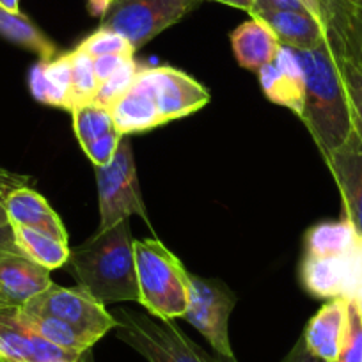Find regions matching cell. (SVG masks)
Returning a JSON list of instances; mask_svg holds the SVG:
<instances>
[{
  "label": "cell",
  "instance_id": "obj_15",
  "mask_svg": "<svg viewBox=\"0 0 362 362\" xmlns=\"http://www.w3.org/2000/svg\"><path fill=\"white\" fill-rule=\"evenodd\" d=\"M318 6L334 57L361 61L362 9L354 0H318Z\"/></svg>",
  "mask_w": 362,
  "mask_h": 362
},
{
  "label": "cell",
  "instance_id": "obj_31",
  "mask_svg": "<svg viewBox=\"0 0 362 362\" xmlns=\"http://www.w3.org/2000/svg\"><path fill=\"white\" fill-rule=\"evenodd\" d=\"M337 362H362V318L354 300L348 304V325Z\"/></svg>",
  "mask_w": 362,
  "mask_h": 362
},
{
  "label": "cell",
  "instance_id": "obj_4",
  "mask_svg": "<svg viewBox=\"0 0 362 362\" xmlns=\"http://www.w3.org/2000/svg\"><path fill=\"white\" fill-rule=\"evenodd\" d=\"M117 339L134 348L148 362H215L170 320L149 313L117 309Z\"/></svg>",
  "mask_w": 362,
  "mask_h": 362
},
{
  "label": "cell",
  "instance_id": "obj_7",
  "mask_svg": "<svg viewBox=\"0 0 362 362\" xmlns=\"http://www.w3.org/2000/svg\"><path fill=\"white\" fill-rule=\"evenodd\" d=\"M20 309L33 315H47L62 320L80 330L95 344L117 327L116 318L112 313L107 311L105 304L96 300L80 286L62 288L52 283L47 290L30 298Z\"/></svg>",
  "mask_w": 362,
  "mask_h": 362
},
{
  "label": "cell",
  "instance_id": "obj_20",
  "mask_svg": "<svg viewBox=\"0 0 362 362\" xmlns=\"http://www.w3.org/2000/svg\"><path fill=\"white\" fill-rule=\"evenodd\" d=\"M69 86H71V66L66 54L57 55L50 61L41 59L29 73L30 93L37 102L45 105L68 110Z\"/></svg>",
  "mask_w": 362,
  "mask_h": 362
},
{
  "label": "cell",
  "instance_id": "obj_45",
  "mask_svg": "<svg viewBox=\"0 0 362 362\" xmlns=\"http://www.w3.org/2000/svg\"><path fill=\"white\" fill-rule=\"evenodd\" d=\"M354 2H355V4H357V6H358V8H361V9H362V0H354Z\"/></svg>",
  "mask_w": 362,
  "mask_h": 362
},
{
  "label": "cell",
  "instance_id": "obj_46",
  "mask_svg": "<svg viewBox=\"0 0 362 362\" xmlns=\"http://www.w3.org/2000/svg\"><path fill=\"white\" fill-rule=\"evenodd\" d=\"M361 61H362V47H361Z\"/></svg>",
  "mask_w": 362,
  "mask_h": 362
},
{
  "label": "cell",
  "instance_id": "obj_41",
  "mask_svg": "<svg viewBox=\"0 0 362 362\" xmlns=\"http://www.w3.org/2000/svg\"><path fill=\"white\" fill-rule=\"evenodd\" d=\"M214 361L215 362H238L235 358V355H233V357H226V355H218V354L214 355Z\"/></svg>",
  "mask_w": 362,
  "mask_h": 362
},
{
  "label": "cell",
  "instance_id": "obj_18",
  "mask_svg": "<svg viewBox=\"0 0 362 362\" xmlns=\"http://www.w3.org/2000/svg\"><path fill=\"white\" fill-rule=\"evenodd\" d=\"M231 47L242 68L259 71L276 59L281 43L274 30L259 16H250L231 33Z\"/></svg>",
  "mask_w": 362,
  "mask_h": 362
},
{
  "label": "cell",
  "instance_id": "obj_17",
  "mask_svg": "<svg viewBox=\"0 0 362 362\" xmlns=\"http://www.w3.org/2000/svg\"><path fill=\"white\" fill-rule=\"evenodd\" d=\"M6 211H8L11 226L37 229V231L47 233L54 238L68 242V233H66L59 215L47 203V199L36 190L30 189L29 185L20 187V189L8 194Z\"/></svg>",
  "mask_w": 362,
  "mask_h": 362
},
{
  "label": "cell",
  "instance_id": "obj_34",
  "mask_svg": "<svg viewBox=\"0 0 362 362\" xmlns=\"http://www.w3.org/2000/svg\"><path fill=\"white\" fill-rule=\"evenodd\" d=\"M132 57H124V55H102V57L95 59V75L98 78V86L105 82L124 61Z\"/></svg>",
  "mask_w": 362,
  "mask_h": 362
},
{
  "label": "cell",
  "instance_id": "obj_21",
  "mask_svg": "<svg viewBox=\"0 0 362 362\" xmlns=\"http://www.w3.org/2000/svg\"><path fill=\"white\" fill-rule=\"evenodd\" d=\"M114 127L121 135L148 132L162 127V119L153 100L137 86H132L121 98L109 107Z\"/></svg>",
  "mask_w": 362,
  "mask_h": 362
},
{
  "label": "cell",
  "instance_id": "obj_14",
  "mask_svg": "<svg viewBox=\"0 0 362 362\" xmlns=\"http://www.w3.org/2000/svg\"><path fill=\"white\" fill-rule=\"evenodd\" d=\"M54 283L50 270L23 254H0V309H20Z\"/></svg>",
  "mask_w": 362,
  "mask_h": 362
},
{
  "label": "cell",
  "instance_id": "obj_11",
  "mask_svg": "<svg viewBox=\"0 0 362 362\" xmlns=\"http://www.w3.org/2000/svg\"><path fill=\"white\" fill-rule=\"evenodd\" d=\"M0 351L8 362H93L90 351L64 350L30 330L16 309H0Z\"/></svg>",
  "mask_w": 362,
  "mask_h": 362
},
{
  "label": "cell",
  "instance_id": "obj_44",
  "mask_svg": "<svg viewBox=\"0 0 362 362\" xmlns=\"http://www.w3.org/2000/svg\"><path fill=\"white\" fill-rule=\"evenodd\" d=\"M0 362H8V358H6L4 355H2V351H0Z\"/></svg>",
  "mask_w": 362,
  "mask_h": 362
},
{
  "label": "cell",
  "instance_id": "obj_37",
  "mask_svg": "<svg viewBox=\"0 0 362 362\" xmlns=\"http://www.w3.org/2000/svg\"><path fill=\"white\" fill-rule=\"evenodd\" d=\"M27 177L20 176V174L9 173V170L2 169L0 167V183H4V185L11 187V189H20V187H27Z\"/></svg>",
  "mask_w": 362,
  "mask_h": 362
},
{
  "label": "cell",
  "instance_id": "obj_6",
  "mask_svg": "<svg viewBox=\"0 0 362 362\" xmlns=\"http://www.w3.org/2000/svg\"><path fill=\"white\" fill-rule=\"evenodd\" d=\"M197 4L199 0H110L102 15L100 29L121 34L137 52L163 30L181 22Z\"/></svg>",
  "mask_w": 362,
  "mask_h": 362
},
{
  "label": "cell",
  "instance_id": "obj_40",
  "mask_svg": "<svg viewBox=\"0 0 362 362\" xmlns=\"http://www.w3.org/2000/svg\"><path fill=\"white\" fill-rule=\"evenodd\" d=\"M0 6L8 11L18 13L20 11V0H0Z\"/></svg>",
  "mask_w": 362,
  "mask_h": 362
},
{
  "label": "cell",
  "instance_id": "obj_1",
  "mask_svg": "<svg viewBox=\"0 0 362 362\" xmlns=\"http://www.w3.org/2000/svg\"><path fill=\"white\" fill-rule=\"evenodd\" d=\"M134 242L130 218H124L71 249L66 264L78 286L102 304L139 302Z\"/></svg>",
  "mask_w": 362,
  "mask_h": 362
},
{
  "label": "cell",
  "instance_id": "obj_25",
  "mask_svg": "<svg viewBox=\"0 0 362 362\" xmlns=\"http://www.w3.org/2000/svg\"><path fill=\"white\" fill-rule=\"evenodd\" d=\"M16 315L23 325H27L30 330L40 334L41 337L64 348V350L87 354V351H90V348L95 346V343L87 336H83L80 330H76L75 327L62 322V320L54 318V316L33 315V313H25L22 309H16Z\"/></svg>",
  "mask_w": 362,
  "mask_h": 362
},
{
  "label": "cell",
  "instance_id": "obj_39",
  "mask_svg": "<svg viewBox=\"0 0 362 362\" xmlns=\"http://www.w3.org/2000/svg\"><path fill=\"white\" fill-rule=\"evenodd\" d=\"M300 2H302V4H304V8L308 9V11L311 13V15L315 16V18L318 20V22L323 25V22H322V11H320L318 0H300Z\"/></svg>",
  "mask_w": 362,
  "mask_h": 362
},
{
  "label": "cell",
  "instance_id": "obj_38",
  "mask_svg": "<svg viewBox=\"0 0 362 362\" xmlns=\"http://www.w3.org/2000/svg\"><path fill=\"white\" fill-rule=\"evenodd\" d=\"M11 187L4 185V183H0V228H9V217L8 211H6V197H8L9 192H13Z\"/></svg>",
  "mask_w": 362,
  "mask_h": 362
},
{
  "label": "cell",
  "instance_id": "obj_47",
  "mask_svg": "<svg viewBox=\"0 0 362 362\" xmlns=\"http://www.w3.org/2000/svg\"><path fill=\"white\" fill-rule=\"evenodd\" d=\"M254 4H256V2H254Z\"/></svg>",
  "mask_w": 362,
  "mask_h": 362
},
{
  "label": "cell",
  "instance_id": "obj_5",
  "mask_svg": "<svg viewBox=\"0 0 362 362\" xmlns=\"http://www.w3.org/2000/svg\"><path fill=\"white\" fill-rule=\"evenodd\" d=\"M95 176L100 208L98 231H107L132 215H139L149 222L128 135L121 139L116 155L107 165L95 167Z\"/></svg>",
  "mask_w": 362,
  "mask_h": 362
},
{
  "label": "cell",
  "instance_id": "obj_35",
  "mask_svg": "<svg viewBox=\"0 0 362 362\" xmlns=\"http://www.w3.org/2000/svg\"><path fill=\"white\" fill-rule=\"evenodd\" d=\"M283 362H325V361L316 357V355L308 348L304 337H300V339L297 341V344L291 348L290 354L283 358Z\"/></svg>",
  "mask_w": 362,
  "mask_h": 362
},
{
  "label": "cell",
  "instance_id": "obj_3",
  "mask_svg": "<svg viewBox=\"0 0 362 362\" xmlns=\"http://www.w3.org/2000/svg\"><path fill=\"white\" fill-rule=\"evenodd\" d=\"M139 304L162 320L183 318L189 305V272L160 240H135Z\"/></svg>",
  "mask_w": 362,
  "mask_h": 362
},
{
  "label": "cell",
  "instance_id": "obj_28",
  "mask_svg": "<svg viewBox=\"0 0 362 362\" xmlns=\"http://www.w3.org/2000/svg\"><path fill=\"white\" fill-rule=\"evenodd\" d=\"M337 68L343 76L344 89L351 107L354 130L362 141V61L358 59H336Z\"/></svg>",
  "mask_w": 362,
  "mask_h": 362
},
{
  "label": "cell",
  "instance_id": "obj_12",
  "mask_svg": "<svg viewBox=\"0 0 362 362\" xmlns=\"http://www.w3.org/2000/svg\"><path fill=\"white\" fill-rule=\"evenodd\" d=\"M323 160L341 192L344 218L362 236V141L357 132L351 130L346 141Z\"/></svg>",
  "mask_w": 362,
  "mask_h": 362
},
{
  "label": "cell",
  "instance_id": "obj_22",
  "mask_svg": "<svg viewBox=\"0 0 362 362\" xmlns=\"http://www.w3.org/2000/svg\"><path fill=\"white\" fill-rule=\"evenodd\" d=\"M0 36L25 50L34 52L43 61L57 57V47L54 41L22 13H13L0 6Z\"/></svg>",
  "mask_w": 362,
  "mask_h": 362
},
{
  "label": "cell",
  "instance_id": "obj_19",
  "mask_svg": "<svg viewBox=\"0 0 362 362\" xmlns=\"http://www.w3.org/2000/svg\"><path fill=\"white\" fill-rule=\"evenodd\" d=\"M252 16L264 20L279 43L286 47L311 50L327 41L323 25L308 11H264Z\"/></svg>",
  "mask_w": 362,
  "mask_h": 362
},
{
  "label": "cell",
  "instance_id": "obj_9",
  "mask_svg": "<svg viewBox=\"0 0 362 362\" xmlns=\"http://www.w3.org/2000/svg\"><path fill=\"white\" fill-rule=\"evenodd\" d=\"M236 305V295L221 281L203 279L189 272V305L183 318L196 327L215 354L233 357L229 343V316Z\"/></svg>",
  "mask_w": 362,
  "mask_h": 362
},
{
  "label": "cell",
  "instance_id": "obj_8",
  "mask_svg": "<svg viewBox=\"0 0 362 362\" xmlns=\"http://www.w3.org/2000/svg\"><path fill=\"white\" fill-rule=\"evenodd\" d=\"M134 86L155 103L162 124L197 112L210 102V93L196 78L170 66H139Z\"/></svg>",
  "mask_w": 362,
  "mask_h": 362
},
{
  "label": "cell",
  "instance_id": "obj_42",
  "mask_svg": "<svg viewBox=\"0 0 362 362\" xmlns=\"http://www.w3.org/2000/svg\"><path fill=\"white\" fill-rule=\"evenodd\" d=\"M201 2V0H199ZM211 2H221V4L233 6V8H238V0H211Z\"/></svg>",
  "mask_w": 362,
  "mask_h": 362
},
{
  "label": "cell",
  "instance_id": "obj_43",
  "mask_svg": "<svg viewBox=\"0 0 362 362\" xmlns=\"http://www.w3.org/2000/svg\"><path fill=\"white\" fill-rule=\"evenodd\" d=\"M355 305H357V309H358V315H361V318H362V291L361 293H358V297L355 298Z\"/></svg>",
  "mask_w": 362,
  "mask_h": 362
},
{
  "label": "cell",
  "instance_id": "obj_2",
  "mask_svg": "<svg viewBox=\"0 0 362 362\" xmlns=\"http://www.w3.org/2000/svg\"><path fill=\"white\" fill-rule=\"evenodd\" d=\"M297 54L304 69V109L300 119L325 158L354 130L350 100L327 41L311 50H297Z\"/></svg>",
  "mask_w": 362,
  "mask_h": 362
},
{
  "label": "cell",
  "instance_id": "obj_10",
  "mask_svg": "<svg viewBox=\"0 0 362 362\" xmlns=\"http://www.w3.org/2000/svg\"><path fill=\"white\" fill-rule=\"evenodd\" d=\"M300 276L313 297L355 300L362 291V238L341 256H304Z\"/></svg>",
  "mask_w": 362,
  "mask_h": 362
},
{
  "label": "cell",
  "instance_id": "obj_16",
  "mask_svg": "<svg viewBox=\"0 0 362 362\" xmlns=\"http://www.w3.org/2000/svg\"><path fill=\"white\" fill-rule=\"evenodd\" d=\"M348 304L350 300H344V298H334L327 302L309 320L302 334L309 350L325 362H337L339 358L344 336H346Z\"/></svg>",
  "mask_w": 362,
  "mask_h": 362
},
{
  "label": "cell",
  "instance_id": "obj_30",
  "mask_svg": "<svg viewBox=\"0 0 362 362\" xmlns=\"http://www.w3.org/2000/svg\"><path fill=\"white\" fill-rule=\"evenodd\" d=\"M78 50L90 55L93 59L102 57V55H124V57H134L135 48L124 40L121 34L112 33L107 29H98L90 36H87L78 45Z\"/></svg>",
  "mask_w": 362,
  "mask_h": 362
},
{
  "label": "cell",
  "instance_id": "obj_32",
  "mask_svg": "<svg viewBox=\"0 0 362 362\" xmlns=\"http://www.w3.org/2000/svg\"><path fill=\"white\" fill-rule=\"evenodd\" d=\"M123 137L124 135H121L119 132L114 130L110 132V134L103 135V137L95 139V141L89 142V144L82 146V149L87 155V158L95 163V167L107 165V163L114 158V155H116L117 146H119Z\"/></svg>",
  "mask_w": 362,
  "mask_h": 362
},
{
  "label": "cell",
  "instance_id": "obj_27",
  "mask_svg": "<svg viewBox=\"0 0 362 362\" xmlns=\"http://www.w3.org/2000/svg\"><path fill=\"white\" fill-rule=\"evenodd\" d=\"M71 114L73 128H75V135L78 139L80 148L93 142L95 139H100L116 130L109 109H105L102 105H96V103L78 107Z\"/></svg>",
  "mask_w": 362,
  "mask_h": 362
},
{
  "label": "cell",
  "instance_id": "obj_36",
  "mask_svg": "<svg viewBox=\"0 0 362 362\" xmlns=\"http://www.w3.org/2000/svg\"><path fill=\"white\" fill-rule=\"evenodd\" d=\"M4 252H13V254H22V250L18 249L15 242V233L13 228H0V254Z\"/></svg>",
  "mask_w": 362,
  "mask_h": 362
},
{
  "label": "cell",
  "instance_id": "obj_29",
  "mask_svg": "<svg viewBox=\"0 0 362 362\" xmlns=\"http://www.w3.org/2000/svg\"><path fill=\"white\" fill-rule=\"evenodd\" d=\"M139 71V66L135 62V59H128L124 61L105 82H102L98 86V90H96V96H95V102L96 105H102L105 109H109L117 98L127 93L132 86H134V80L137 76Z\"/></svg>",
  "mask_w": 362,
  "mask_h": 362
},
{
  "label": "cell",
  "instance_id": "obj_23",
  "mask_svg": "<svg viewBox=\"0 0 362 362\" xmlns=\"http://www.w3.org/2000/svg\"><path fill=\"white\" fill-rule=\"evenodd\" d=\"M11 228L15 233V242L18 249L22 250L23 256L33 259L34 263L41 264L50 272L57 270L68 263L69 252H71L68 242L54 238V236L37 231V229L23 228V226H11Z\"/></svg>",
  "mask_w": 362,
  "mask_h": 362
},
{
  "label": "cell",
  "instance_id": "obj_33",
  "mask_svg": "<svg viewBox=\"0 0 362 362\" xmlns=\"http://www.w3.org/2000/svg\"><path fill=\"white\" fill-rule=\"evenodd\" d=\"M264 11H308V9L300 0H256L250 16Z\"/></svg>",
  "mask_w": 362,
  "mask_h": 362
},
{
  "label": "cell",
  "instance_id": "obj_26",
  "mask_svg": "<svg viewBox=\"0 0 362 362\" xmlns=\"http://www.w3.org/2000/svg\"><path fill=\"white\" fill-rule=\"evenodd\" d=\"M68 61L71 66V86H69V105L68 110L95 102L96 90H98V78L95 75V59L75 48L69 52Z\"/></svg>",
  "mask_w": 362,
  "mask_h": 362
},
{
  "label": "cell",
  "instance_id": "obj_24",
  "mask_svg": "<svg viewBox=\"0 0 362 362\" xmlns=\"http://www.w3.org/2000/svg\"><path fill=\"white\" fill-rule=\"evenodd\" d=\"M361 238L346 218L339 222H323L309 229L305 235V256H341L354 249Z\"/></svg>",
  "mask_w": 362,
  "mask_h": 362
},
{
  "label": "cell",
  "instance_id": "obj_13",
  "mask_svg": "<svg viewBox=\"0 0 362 362\" xmlns=\"http://www.w3.org/2000/svg\"><path fill=\"white\" fill-rule=\"evenodd\" d=\"M263 93L270 102L300 117L304 109V69L295 48L281 45L276 59L257 71Z\"/></svg>",
  "mask_w": 362,
  "mask_h": 362
}]
</instances>
